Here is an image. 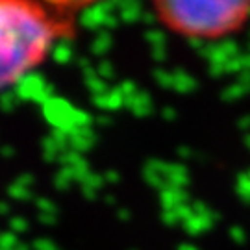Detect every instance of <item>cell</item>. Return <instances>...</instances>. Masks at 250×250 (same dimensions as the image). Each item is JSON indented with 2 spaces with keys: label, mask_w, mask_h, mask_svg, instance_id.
Masks as SVG:
<instances>
[{
  "label": "cell",
  "mask_w": 250,
  "mask_h": 250,
  "mask_svg": "<svg viewBox=\"0 0 250 250\" xmlns=\"http://www.w3.org/2000/svg\"><path fill=\"white\" fill-rule=\"evenodd\" d=\"M2 85H15L52 50L56 28L46 15L26 2H2Z\"/></svg>",
  "instance_id": "obj_1"
},
{
  "label": "cell",
  "mask_w": 250,
  "mask_h": 250,
  "mask_svg": "<svg viewBox=\"0 0 250 250\" xmlns=\"http://www.w3.org/2000/svg\"><path fill=\"white\" fill-rule=\"evenodd\" d=\"M160 17L188 37H219L233 32L250 15V2H158Z\"/></svg>",
  "instance_id": "obj_2"
},
{
  "label": "cell",
  "mask_w": 250,
  "mask_h": 250,
  "mask_svg": "<svg viewBox=\"0 0 250 250\" xmlns=\"http://www.w3.org/2000/svg\"><path fill=\"white\" fill-rule=\"evenodd\" d=\"M76 109L78 107H72L67 100L52 97L46 104H43V115L54 126V130H62L71 137V134L76 130V126H74Z\"/></svg>",
  "instance_id": "obj_3"
},
{
  "label": "cell",
  "mask_w": 250,
  "mask_h": 250,
  "mask_svg": "<svg viewBox=\"0 0 250 250\" xmlns=\"http://www.w3.org/2000/svg\"><path fill=\"white\" fill-rule=\"evenodd\" d=\"M15 93L21 100H34L36 104H46L52 99V85L46 83L39 74L28 72L15 83Z\"/></svg>",
  "instance_id": "obj_4"
},
{
  "label": "cell",
  "mask_w": 250,
  "mask_h": 250,
  "mask_svg": "<svg viewBox=\"0 0 250 250\" xmlns=\"http://www.w3.org/2000/svg\"><path fill=\"white\" fill-rule=\"evenodd\" d=\"M117 13L115 2H97V4H87L82 9L78 15V22L82 28L85 30H93V32H100L104 28V21L107 15Z\"/></svg>",
  "instance_id": "obj_5"
},
{
  "label": "cell",
  "mask_w": 250,
  "mask_h": 250,
  "mask_svg": "<svg viewBox=\"0 0 250 250\" xmlns=\"http://www.w3.org/2000/svg\"><path fill=\"white\" fill-rule=\"evenodd\" d=\"M160 200H161L163 211H172V209H176L180 204H186V202H188V193H186V189L165 186V188L160 191Z\"/></svg>",
  "instance_id": "obj_6"
},
{
  "label": "cell",
  "mask_w": 250,
  "mask_h": 250,
  "mask_svg": "<svg viewBox=\"0 0 250 250\" xmlns=\"http://www.w3.org/2000/svg\"><path fill=\"white\" fill-rule=\"evenodd\" d=\"M115 6H117V15H119V19H121L123 22L132 24V22H137V21L143 19L145 9H143V6H141V2H134V0H128V2L117 0Z\"/></svg>",
  "instance_id": "obj_7"
},
{
  "label": "cell",
  "mask_w": 250,
  "mask_h": 250,
  "mask_svg": "<svg viewBox=\"0 0 250 250\" xmlns=\"http://www.w3.org/2000/svg\"><path fill=\"white\" fill-rule=\"evenodd\" d=\"M97 141L95 132L91 128H76L71 134V150L76 152H87L93 148V145Z\"/></svg>",
  "instance_id": "obj_8"
},
{
  "label": "cell",
  "mask_w": 250,
  "mask_h": 250,
  "mask_svg": "<svg viewBox=\"0 0 250 250\" xmlns=\"http://www.w3.org/2000/svg\"><path fill=\"white\" fill-rule=\"evenodd\" d=\"M126 107L134 113L135 117H139V119H143V117H148L152 111V100L150 97L143 93V91H139L135 97L132 99H126Z\"/></svg>",
  "instance_id": "obj_9"
},
{
  "label": "cell",
  "mask_w": 250,
  "mask_h": 250,
  "mask_svg": "<svg viewBox=\"0 0 250 250\" xmlns=\"http://www.w3.org/2000/svg\"><path fill=\"white\" fill-rule=\"evenodd\" d=\"M189 184V170L182 163H169V172H167V186L184 189Z\"/></svg>",
  "instance_id": "obj_10"
},
{
  "label": "cell",
  "mask_w": 250,
  "mask_h": 250,
  "mask_svg": "<svg viewBox=\"0 0 250 250\" xmlns=\"http://www.w3.org/2000/svg\"><path fill=\"white\" fill-rule=\"evenodd\" d=\"M215 223H217V221L211 219V217H198V215H193L189 221L182 223V226H184V230H186L189 235L197 237V235H200V233L208 232Z\"/></svg>",
  "instance_id": "obj_11"
},
{
  "label": "cell",
  "mask_w": 250,
  "mask_h": 250,
  "mask_svg": "<svg viewBox=\"0 0 250 250\" xmlns=\"http://www.w3.org/2000/svg\"><path fill=\"white\" fill-rule=\"evenodd\" d=\"M143 178L148 186H152V188L158 189V191H161V189L167 186V178L161 174L160 170H156L154 167H150L148 163H145V167H143Z\"/></svg>",
  "instance_id": "obj_12"
},
{
  "label": "cell",
  "mask_w": 250,
  "mask_h": 250,
  "mask_svg": "<svg viewBox=\"0 0 250 250\" xmlns=\"http://www.w3.org/2000/svg\"><path fill=\"white\" fill-rule=\"evenodd\" d=\"M109 46H111L109 32L107 30H100V32H97V37L91 43V52L95 54V56H104L109 50Z\"/></svg>",
  "instance_id": "obj_13"
},
{
  "label": "cell",
  "mask_w": 250,
  "mask_h": 250,
  "mask_svg": "<svg viewBox=\"0 0 250 250\" xmlns=\"http://www.w3.org/2000/svg\"><path fill=\"white\" fill-rule=\"evenodd\" d=\"M197 87V80L191 78L186 71H174V91L178 93H191Z\"/></svg>",
  "instance_id": "obj_14"
},
{
  "label": "cell",
  "mask_w": 250,
  "mask_h": 250,
  "mask_svg": "<svg viewBox=\"0 0 250 250\" xmlns=\"http://www.w3.org/2000/svg\"><path fill=\"white\" fill-rule=\"evenodd\" d=\"M72 56H74V52H72V46L69 41H60L58 45H54L52 48V58L56 63H69L72 60Z\"/></svg>",
  "instance_id": "obj_15"
},
{
  "label": "cell",
  "mask_w": 250,
  "mask_h": 250,
  "mask_svg": "<svg viewBox=\"0 0 250 250\" xmlns=\"http://www.w3.org/2000/svg\"><path fill=\"white\" fill-rule=\"evenodd\" d=\"M235 191H237V197L241 198L243 202L250 204V172H241L237 176V186H235Z\"/></svg>",
  "instance_id": "obj_16"
},
{
  "label": "cell",
  "mask_w": 250,
  "mask_h": 250,
  "mask_svg": "<svg viewBox=\"0 0 250 250\" xmlns=\"http://www.w3.org/2000/svg\"><path fill=\"white\" fill-rule=\"evenodd\" d=\"M72 182H76L74 178V170L71 167H63L58 174H56V178H54V186L56 189H60V191H65V189H69Z\"/></svg>",
  "instance_id": "obj_17"
},
{
  "label": "cell",
  "mask_w": 250,
  "mask_h": 250,
  "mask_svg": "<svg viewBox=\"0 0 250 250\" xmlns=\"http://www.w3.org/2000/svg\"><path fill=\"white\" fill-rule=\"evenodd\" d=\"M43 156H45L46 161H60L62 150H60V146L52 137H46L43 141Z\"/></svg>",
  "instance_id": "obj_18"
},
{
  "label": "cell",
  "mask_w": 250,
  "mask_h": 250,
  "mask_svg": "<svg viewBox=\"0 0 250 250\" xmlns=\"http://www.w3.org/2000/svg\"><path fill=\"white\" fill-rule=\"evenodd\" d=\"M123 106H126V99L121 93V89L119 87L109 89V93H107V111H115V109H121Z\"/></svg>",
  "instance_id": "obj_19"
},
{
  "label": "cell",
  "mask_w": 250,
  "mask_h": 250,
  "mask_svg": "<svg viewBox=\"0 0 250 250\" xmlns=\"http://www.w3.org/2000/svg\"><path fill=\"white\" fill-rule=\"evenodd\" d=\"M249 91L245 89L243 85H239V83H233V85H228L226 89L223 91V100L224 102H233V100H237V99H241L243 95H247Z\"/></svg>",
  "instance_id": "obj_20"
},
{
  "label": "cell",
  "mask_w": 250,
  "mask_h": 250,
  "mask_svg": "<svg viewBox=\"0 0 250 250\" xmlns=\"http://www.w3.org/2000/svg\"><path fill=\"white\" fill-rule=\"evenodd\" d=\"M154 78H156V82L160 83L163 89H174V72L156 69L154 71Z\"/></svg>",
  "instance_id": "obj_21"
},
{
  "label": "cell",
  "mask_w": 250,
  "mask_h": 250,
  "mask_svg": "<svg viewBox=\"0 0 250 250\" xmlns=\"http://www.w3.org/2000/svg\"><path fill=\"white\" fill-rule=\"evenodd\" d=\"M8 197L15 198V200H30L34 195H32V191H30V189L22 188V186H19L17 182H13V184L8 188Z\"/></svg>",
  "instance_id": "obj_22"
},
{
  "label": "cell",
  "mask_w": 250,
  "mask_h": 250,
  "mask_svg": "<svg viewBox=\"0 0 250 250\" xmlns=\"http://www.w3.org/2000/svg\"><path fill=\"white\" fill-rule=\"evenodd\" d=\"M89 91L93 93V97H99V95H107L109 93V87L106 85V80H102L100 76L97 78H91V80H85Z\"/></svg>",
  "instance_id": "obj_23"
},
{
  "label": "cell",
  "mask_w": 250,
  "mask_h": 250,
  "mask_svg": "<svg viewBox=\"0 0 250 250\" xmlns=\"http://www.w3.org/2000/svg\"><path fill=\"white\" fill-rule=\"evenodd\" d=\"M145 39L148 41V45L154 48V46H165V34L160 28H150L146 34H145Z\"/></svg>",
  "instance_id": "obj_24"
},
{
  "label": "cell",
  "mask_w": 250,
  "mask_h": 250,
  "mask_svg": "<svg viewBox=\"0 0 250 250\" xmlns=\"http://www.w3.org/2000/svg\"><path fill=\"white\" fill-rule=\"evenodd\" d=\"M19 97L17 93L13 89H6L2 93V107H4V111H13L19 104Z\"/></svg>",
  "instance_id": "obj_25"
},
{
  "label": "cell",
  "mask_w": 250,
  "mask_h": 250,
  "mask_svg": "<svg viewBox=\"0 0 250 250\" xmlns=\"http://www.w3.org/2000/svg\"><path fill=\"white\" fill-rule=\"evenodd\" d=\"M219 45H221L223 52L226 54L230 60H233V58H239V56H241V52H239V45H237L233 39H228V37H226V39H223Z\"/></svg>",
  "instance_id": "obj_26"
},
{
  "label": "cell",
  "mask_w": 250,
  "mask_h": 250,
  "mask_svg": "<svg viewBox=\"0 0 250 250\" xmlns=\"http://www.w3.org/2000/svg\"><path fill=\"white\" fill-rule=\"evenodd\" d=\"M191 206H193V211H195V215H198V217H211V219H215V221H219V215L215 213L211 208H208L202 200H195Z\"/></svg>",
  "instance_id": "obj_27"
},
{
  "label": "cell",
  "mask_w": 250,
  "mask_h": 250,
  "mask_svg": "<svg viewBox=\"0 0 250 250\" xmlns=\"http://www.w3.org/2000/svg\"><path fill=\"white\" fill-rule=\"evenodd\" d=\"M21 243L17 239V233L13 232H4L0 237V250H13L15 247H19Z\"/></svg>",
  "instance_id": "obj_28"
},
{
  "label": "cell",
  "mask_w": 250,
  "mask_h": 250,
  "mask_svg": "<svg viewBox=\"0 0 250 250\" xmlns=\"http://www.w3.org/2000/svg\"><path fill=\"white\" fill-rule=\"evenodd\" d=\"M104 176L102 174H95V172H91L87 178L83 180V184H82V188H91V189H95V191H99L102 186H104Z\"/></svg>",
  "instance_id": "obj_29"
},
{
  "label": "cell",
  "mask_w": 250,
  "mask_h": 250,
  "mask_svg": "<svg viewBox=\"0 0 250 250\" xmlns=\"http://www.w3.org/2000/svg\"><path fill=\"white\" fill-rule=\"evenodd\" d=\"M36 208L39 209V213H50V215H56L58 211V208L54 204L52 200H48V198H37L36 200Z\"/></svg>",
  "instance_id": "obj_30"
},
{
  "label": "cell",
  "mask_w": 250,
  "mask_h": 250,
  "mask_svg": "<svg viewBox=\"0 0 250 250\" xmlns=\"http://www.w3.org/2000/svg\"><path fill=\"white\" fill-rule=\"evenodd\" d=\"M28 226H30L28 221L22 219V217H11V219H9V232H13V233L26 232Z\"/></svg>",
  "instance_id": "obj_31"
},
{
  "label": "cell",
  "mask_w": 250,
  "mask_h": 250,
  "mask_svg": "<svg viewBox=\"0 0 250 250\" xmlns=\"http://www.w3.org/2000/svg\"><path fill=\"white\" fill-rule=\"evenodd\" d=\"M97 72H99V76L102 80H109V78H113L115 76V71H113V65L107 62V60H102L99 63V67H97Z\"/></svg>",
  "instance_id": "obj_32"
},
{
  "label": "cell",
  "mask_w": 250,
  "mask_h": 250,
  "mask_svg": "<svg viewBox=\"0 0 250 250\" xmlns=\"http://www.w3.org/2000/svg\"><path fill=\"white\" fill-rule=\"evenodd\" d=\"M119 89H121V93L125 95V99H132V97H135V95L139 93V89H137V85H135V83H134L132 80L121 82Z\"/></svg>",
  "instance_id": "obj_33"
},
{
  "label": "cell",
  "mask_w": 250,
  "mask_h": 250,
  "mask_svg": "<svg viewBox=\"0 0 250 250\" xmlns=\"http://www.w3.org/2000/svg\"><path fill=\"white\" fill-rule=\"evenodd\" d=\"M174 211H176V215L180 217V223H186V221H189V219L195 215V211H193V206L189 204V202H186V204H180Z\"/></svg>",
  "instance_id": "obj_34"
},
{
  "label": "cell",
  "mask_w": 250,
  "mask_h": 250,
  "mask_svg": "<svg viewBox=\"0 0 250 250\" xmlns=\"http://www.w3.org/2000/svg\"><path fill=\"white\" fill-rule=\"evenodd\" d=\"M32 250H60L56 245H54L50 239L46 237H41V239H36L34 245H32Z\"/></svg>",
  "instance_id": "obj_35"
},
{
  "label": "cell",
  "mask_w": 250,
  "mask_h": 250,
  "mask_svg": "<svg viewBox=\"0 0 250 250\" xmlns=\"http://www.w3.org/2000/svg\"><path fill=\"white\" fill-rule=\"evenodd\" d=\"M228 233H230V239H232L233 243H237V245H243V243H245V239H247L245 230H243L241 226H232Z\"/></svg>",
  "instance_id": "obj_36"
},
{
  "label": "cell",
  "mask_w": 250,
  "mask_h": 250,
  "mask_svg": "<svg viewBox=\"0 0 250 250\" xmlns=\"http://www.w3.org/2000/svg\"><path fill=\"white\" fill-rule=\"evenodd\" d=\"M243 72V65H241V60L239 58H233L230 62L226 63V74H241Z\"/></svg>",
  "instance_id": "obj_37"
},
{
  "label": "cell",
  "mask_w": 250,
  "mask_h": 250,
  "mask_svg": "<svg viewBox=\"0 0 250 250\" xmlns=\"http://www.w3.org/2000/svg\"><path fill=\"white\" fill-rule=\"evenodd\" d=\"M161 221L167 224V226H174V224L180 223V217L176 215V211L172 209V211H163V213H161Z\"/></svg>",
  "instance_id": "obj_38"
},
{
  "label": "cell",
  "mask_w": 250,
  "mask_h": 250,
  "mask_svg": "<svg viewBox=\"0 0 250 250\" xmlns=\"http://www.w3.org/2000/svg\"><path fill=\"white\" fill-rule=\"evenodd\" d=\"M150 56L154 62H165V58H167V50H165V46H154L150 50Z\"/></svg>",
  "instance_id": "obj_39"
},
{
  "label": "cell",
  "mask_w": 250,
  "mask_h": 250,
  "mask_svg": "<svg viewBox=\"0 0 250 250\" xmlns=\"http://www.w3.org/2000/svg\"><path fill=\"white\" fill-rule=\"evenodd\" d=\"M188 45H189V48H193V50H198V54H200L206 48L204 39H202V37H188Z\"/></svg>",
  "instance_id": "obj_40"
},
{
  "label": "cell",
  "mask_w": 250,
  "mask_h": 250,
  "mask_svg": "<svg viewBox=\"0 0 250 250\" xmlns=\"http://www.w3.org/2000/svg\"><path fill=\"white\" fill-rule=\"evenodd\" d=\"M119 22H121V19H119V15L117 13H113V15H107V19L104 21V28L102 30H115L117 26H119Z\"/></svg>",
  "instance_id": "obj_41"
},
{
  "label": "cell",
  "mask_w": 250,
  "mask_h": 250,
  "mask_svg": "<svg viewBox=\"0 0 250 250\" xmlns=\"http://www.w3.org/2000/svg\"><path fill=\"white\" fill-rule=\"evenodd\" d=\"M209 74L213 78H221L226 74V65H209Z\"/></svg>",
  "instance_id": "obj_42"
},
{
  "label": "cell",
  "mask_w": 250,
  "mask_h": 250,
  "mask_svg": "<svg viewBox=\"0 0 250 250\" xmlns=\"http://www.w3.org/2000/svg\"><path fill=\"white\" fill-rule=\"evenodd\" d=\"M237 83L243 85L247 91H250V71H243L239 76H237Z\"/></svg>",
  "instance_id": "obj_43"
},
{
  "label": "cell",
  "mask_w": 250,
  "mask_h": 250,
  "mask_svg": "<svg viewBox=\"0 0 250 250\" xmlns=\"http://www.w3.org/2000/svg\"><path fill=\"white\" fill-rule=\"evenodd\" d=\"M15 182H17L19 186H22V188L30 189V186L34 184V176H32V174H21V176H19Z\"/></svg>",
  "instance_id": "obj_44"
},
{
  "label": "cell",
  "mask_w": 250,
  "mask_h": 250,
  "mask_svg": "<svg viewBox=\"0 0 250 250\" xmlns=\"http://www.w3.org/2000/svg\"><path fill=\"white\" fill-rule=\"evenodd\" d=\"M93 104L99 109H107V95H99V97H93Z\"/></svg>",
  "instance_id": "obj_45"
},
{
  "label": "cell",
  "mask_w": 250,
  "mask_h": 250,
  "mask_svg": "<svg viewBox=\"0 0 250 250\" xmlns=\"http://www.w3.org/2000/svg\"><path fill=\"white\" fill-rule=\"evenodd\" d=\"M39 223H41V224H46V226H52V224L56 223V215L39 213Z\"/></svg>",
  "instance_id": "obj_46"
},
{
  "label": "cell",
  "mask_w": 250,
  "mask_h": 250,
  "mask_svg": "<svg viewBox=\"0 0 250 250\" xmlns=\"http://www.w3.org/2000/svg\"><path fill=\"white\" fill-rule=\"evenodd\" d=\"M104 180H106L107 184H117L121 180V176H119L117 170H107V172H104Z\"/></svg>",
  "instance_id": "obj_47"
},
{
  "label": "cell",
  "mask_w": 250,
  "mask_h": 250,
  "mask_svg": "<svg viewBox=\"0 0 250 250\" xmlns=\"http://www.w3.org/2000/svg\"><path fill=\"white\" fill-rule=\"evenodd\" d=\"M161 117H163V119H165V121H174V119H176V111H174V109H172V107H163V109H161Z\"/></svg>",
  "instance_id": "obj_48"
},
{
  "label": "cell",
  "mask_w": 250,
  "mask_h": 250,
  "mask_svg": "<svg viewBox=\"0 0 250 250\" xmlns=\"http://www.w3.org/2000/svg\"><path fill=\"white\" fill-rule=\"evenodd\" d=\"M237 126H239V130H243V132H247V134H249L250 132V115L241 117V119L237 121Z\"/></svg>",
  "instance_id": "obj_49"
},
{
  "label": "cell",
  "mask_w": 250,
  "mask_h": 250,
  "mask_svg": "<svg viewBox=\"0 0 250 250\" xmlns=\"http://www.w3.org/2000/svg\"><path fill=\"white\" fill-rule=\"evenodd\" d=\"M141 21H143L145 24H154V22L158 21V15H156L154 11H145L143 19H141Z\"/></svg>",
  "instance_id": "obj_50"
},
{
  "label": "cell",
  "mask_w": 250,
  "mask_h": 250,
  "mask_svg": "<svg viewBox=\"0 0 250 250\" xmlns=\"http://www.w3.org/2000/svg\"><path fill=\"white\" fill-rule=\"evenodd\" d=\"M117 217H119V221H123V223H128L132 215H130V211H128L126 208H119V209H117Z\"/></svg>",
  "instance_id": "obj_51"
},
{
  "label": "cell",
  "mask_w": 250,
  "mask_h": 250,
  "mask_svg": "<svg viewBox=\"0 0 250 250\" xmlns=\"http://www.w3.org/2000/svg\"><path fill=\"white\" fill-rule=\"evenodd\" d=\"M176 154H178L180 158L188 160V158H191V156H193V150H191V148H188V146H180V148H176Z\"/></svg>",
  "instance_id": "obj_52"
},
{
  "label": "cell",
  "mask_w": 250,
  "mask_h": 250,
  "mask_svg": "<svg viewBox=\"0 0 250 250\" xmlns=\"http://www.w3.org/2000/svg\"><path fill=\"white\" fill-rule=\"evenodd\" d=\"M76 63H78V67H80L82 71H87V69H91V60H89V58H78V60H76Z\"/></svg>",
  "instance_id": "obj_53"
},
{
  "label": "cell",
  "mask_w": 250,
  "mask_h": 250,
  "mask_svg": "<svg viewBox=\"0 0 250 250\" xmlns=\"http://www.w3.org/2000/svg\"><path fill=\"white\" fill-rule=\"evenodd\" d=\"M239 60H241L243 71H250V52L249 54H241V56H239Z\"/></svg>",
  "instance_id": "obj_54"
},
{
  "label": "cell",
  "mask_w": 250,
  "mask_h": 250,
  "mask_svg": "<svg viewBox=\"0 0 250 250\" xmlns=\"http://www.w3.org/2000/svg\"><path fill=\"white\" fill-rule=\"evenodd\" d=\"M82 193H83V197L89 198V200H93V198H97V191L91 188H82Z\"/></svg>",
  "instance_id": "obj_55"
},
{
  "label": "cell",
  "mask_w": 250,
  "mask_h": 250,
  "mask_svg": "<svg viewBox=\"0 0 250 250\" xmlns=\"http://www.w3.org/2000/svg\"><path fill=\"white\" fill-rule=\"evenodd\" d=\"M178 250H200V249H197V247L191 245V243H182V245H178Z\"/></svg>",
  "instance_id": "obj_56"
},
{
  "label": "cell",
  "mask_w": 250,
  "mask_h": 250,
  "mask_svg": "<svg viewBox=\"0 0 250 250\" xmlns=\"http://www.w3.org/2000/svg\"><path fill=\"white\" fill-rule=\"evenodd\" d=\"M13 154H15V150H13L11 146H4V148H2V156H4V158H9V156H13Z\"/></svg>",
  "instance_id": "obj_57"
},
{
  "label": "cell",
  "mask_w": 250,
  "mask_h": 250,
  "mask_svg": "<svg viewBox=\"0 0 250 250\" xmlns=\"http://www.w3.org/2000/svg\"><path fill=\"white\" fill-rule=\"evenodd\" d=\"M97 123H99V125H109V117H106V115L97 117Z\"/></svg>",
  "instance_id": "obj_58"
},
{
  "label": "cell",
  "mask_w": 250,
  "mask_h": 250,
  "mask_svg": "<svg viewBox=\"0 0 250 250\" xmlns=\"http://www.w3.org/2000/svg\"><path fill=\"white\" fill-rule=\"evenodd\" d=\"M0 213H2V215L9 213V206L6 204V202H2V204H0Z\"/></svg>",
  "instance_id": "obj_59"
},
{
  "label": "cell",
  "mask_w": 250,
  "mask_h": 250,
  "mask_svg": "<svg viewBox=\"0 0 250 250\" xmlns=\"http://www.w3.org/2000/svg\"><path fill=\"white\" fill-rule=\"evenodd\" d=\"M243 141H245V146L250 150V132L249 134H245V139H243Z\"/></svg>",
  "instance_id": "obj_60"
},
{
  "label": "cell",
  "mask_w": 250,
  "mask_h": 250,
  "mask_svg": "<svg viewBox=\"0 0 250 250\" xmlns=\"http://www.w3.org/2000/svg\"><path fill=\"white\" fill-rule=\"evenodd\" d=\"M13 250H30V247H26V245H22V243H21V245H19V247H15Z\"/></svg>",
  "instance_id": "obj_61"
},
{
  "label": "cell",
  "mask_w": 250,
  "mask_h": 250,
  "mask_svg": "<svg viewBox=\"0 0 250 250\" xmlns=\"http://www.w3.org/2000/svg\"><path fill=\"white\" fill-rule=\"evenodd\" d=\"M106 202H107V204H109V206H113V204H115V200H113V197H111V195H107V197H106Z\"/></svg>",
  "instance_id": "obj_62"
},
{
  "label": "cell",
  "mask_w": 250,
  "mask_h": 250,
  "mask_svg": "<svg viewBox=\"0 0 250 250\" xmlns=\"http://www.w3.org/2000/svg\"><path fill=\"white\" fill-rule=\"evenodd\" d=\"M249 52H250V45H249Z\"/></svg>",
  "instance_id": "obj_63"
},
{
  "label": "cell",
  "mask_w": 250,
  "mask_h": 250,
  "mask_svg": "<svg viewBox=\"0 0 250 250\" xmlns=\"http://www.w3.org/2000/svg\"><path fill=\"white\" fill-rule=\"evenodd\" d=\"M249 172H250V170H249Z\"/></svg>",
  "instance_id": "obj_64"
}]
</instances>
